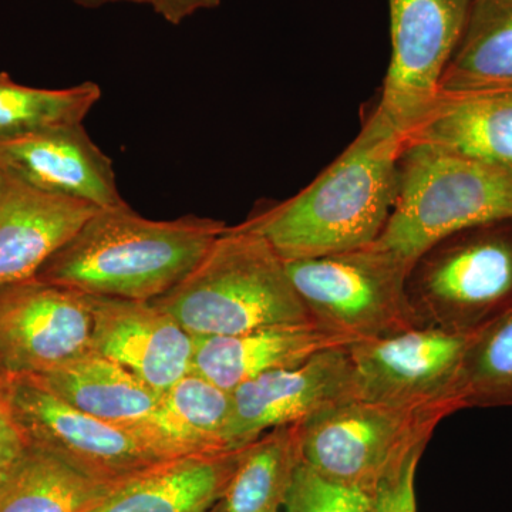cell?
I'll list each match as a JSON object with an SVG mask.
<instances>
[{"label": "cell", "mask_w": 512, "mask_h": 512, "mask_svg": "<svg viewBox=\"0 0 512 512\" xmlns=\"http://www.w3.org/2000/svg\"><path fill=\"white\" fill-rule=\"evenodd\" d=\"M97 210L37 190L6 170L0 192V286L36 278Z\"/></svg>", "instance_id": "cell-15"}, {"label": "cell", "mask_w": 512, "mask_h": 512, "mask_svg": "<svg viewBox=\"0 0 512 512\" xmlns=\"http://www.w3.org/2000/svg\"><path fill=\"white\" fill-rule=\"evenodd\" d=\"M349 345L316 353L295 367L274 370L232 390L229 450H239L279 427L293 426L355 399Z\"/></svg>", "instance_id": "cell-12"}, {"label": "cell", "mask_w": 512, "mask_h": 512, "mask_svg": "<svg viewBox=\"0 0 512 512\" xmlns=\"http://www.w3.org/2000/svg\"><path fill=\"white\" fill-rule=\"evenodd\" d=\"M29 447L28 440L0 397V490L18 470Z\"/></svg>", "instance_id": "cell-28"}, {"label": "cell", "mask_w": 512, "mask_h": 512, "mask_svg": "<svg viewBox=\"0 0 512 512\" xmlns=\"http://www.w3.org/2000/svg\"><path fill=\"white\" fill-rule=\"evenodd\" d=\"M407 298L420 328L474 335L512 308V218L448 235L414 259Z\"/></svg>", "instance_id": "cell-5"}, {"label": "cell", "mask_w": 512, "mask_h": 512, "mask_svg": "<svg viewBox=\"0 0 512 512\" xmlns=\"http://www.w3.org/2000/svg\"><path fill=\"white\" fill-rule=\"evenodd\" d=\"M426 444L414 447L377 484L370 512H417L416 471Z\"/></svg>", "instance_id": "cell-27"}, {"label": "cell", "mask_w": 512, "mask_h": 512, "mask_svg": "<svg viewBox=\"0 0 512 512\" xmlns=\"http://www.w3.org/2000/svg\"><path fill=\"white\" fill-rule=\"evenodd\" d=\"M165 430L185 454L224 453L232 393L191 369L161 394Z\"/></svg>", "instance_id": "cell-23"}, {"label": "cell", "mask_w": 512, "mask_h": 512, "mask_svg": "<svg viewBox=\"0 0 512 512\" xmlns=\"http://www.w3.org/2000/svg\"><path fill=\"white\" fill-rule=\"evenodd\" d=\"M35 377L77 410L114 426L147 431L178 456H185L165 430L161 394L106 357L90 352Z\"/></svg>", "instance_id": "cell-17"}, {"label": "cell", "mask_w": 512, "mask_h": 512, "mask_svg": "<svg viewBox=\"0 0 512 512\" xmlns=\"http://www.w3.org/2000/svg\"><path fill=\"white\" fill-rule=\"evenodd\" d=\"M370 508L372 495L330 481L301 460L281 512H370Z\"/></svg>", "instance_id": "cell-26"}, {"label": "cell", "mask_w": 512, "mask_h": 512, "mask_svg": "<svg viewBox=\"0 0 512 512\" xmlns=\"http://www.w3.org/2000/svg\"><path fill=\"white\" fill-rule=\"evenodd\" d=\"M244 448L165 460L128 478L92 512H208L237 470Z\"/></svg>", "instance_id": "cell-18"}, {"label": "cell", "mask_w": 512, "mask_h": 512, "mask_svg": "<svg viewBox=\"0 0 512 512\" xmlns=\"http://www.w3.org/2000/svg\"><path fill=\"white\" fill-rule=\"evenodd\" d=\"M225 229L197 215L147 220L127 204L97 210L36 278L84 295L153 301L180 284Z\"/></svg>", "instance_id": "cell-2"}, {"label": "cell", "mask_w": 512, "mask_h": 512, "mask_svg": "<svg viewBox=\"0 0 512 512\" xmlns=\"http://www.w3.org/2000/svg\"><path fill=\"white\" fill-rule=\"evenodd\" d=\"M512 218V173L457 151L406 138L399 192L375 242L414 262L448 235Z\"/></svg>", "instance_id": "cell-4"}, {"label": "cell", "mask_w": 512, "mask_h": 512, "mask_svg": "<svg viewBox=\"0 0 512 512\" xmlns=\"http://www.w3.org/2000/svg\"><path fill=\"white\" fill-rule=\"evenodd\" d=\"M100 99V86L93 82L69 89H37L0 72V141L83 123Z\"/></svg>", "instance_id": "cell-24"}, {"label": "cell", "mask_w": 512, "mask_h": 512, "mask_svg": "<svg viewBox=\"0 0 512 512\" xmlns=\"http://www.w3.org/2000/svg\"><path fill=\"white\" fill-rule=\"evenodd\" d=\"M192 369L228 392L255 377L295 367L353 340L315 322L266 326L227 336H194Z\"/></svg>", "instance_id": "cell-16"}, {"label": "cell", "mask_w": 512, "mask_h": 512, "mask_svg": "<svg viewBox=\"0 0 512 512\" xmlns=\"http://www.w3.org/2000/svg\"><path fill=\"white\" fill-rule=\"evenodd\" d=\"M0 397L29 446L66 458L94 476L124 481L180 457L154 434L114 426L77 410L35 376L0 377Z\"/></svg>", "instance_id": "cell-8"}, {"label": "cell", "mask_w": 512, "mask_h": 512, "mask_svg": "<svg viewBox=\"0 0 512 512\" xmlns=\"http://www.w3.org/2000/svg\"><path fill=\"white\" fill-rule=\"evenodd\" d=\"M458 410L512 407V308L471 336L456 386Z\"/></svg>", "instance_id": "cell-25"}, {"label": "cell", "mask_w": 512, "mask_h": 512, "mask_svg": "<svg viewBox=\"0 0 512 512\" xmlns=\"http://www.w3.org/2000/svg\"><path fill=\"white\" fill-rule=\"evenodd\" d=\"M192 336L312 322L285 262L259 235L227 227L180 284L148 301Z\"/></svg>", "instance_id": "cell-3"}, {"label": "cell", "mask_w": 512, "mask_h": 512, "mask_svg": "<svg viewBox=\"0 0 512 512\" xmlns=\"http://www.w3.org/2000/svg\"><path fill=\"white\" fill-rule=\"evenodd\" d=\"M77 5L84 8H100V6L110 5V3H144L143 0H73Z\"/></svg>", "instance_id": "cell-30"}, {"label": "cell", "mask_w": 512, "mask_h": 512, "mask_svg": "<svg viewBox=\"0 0 512 512\" xmlns=\"http://www.w3.org/2000/svg\"><path fill=\"white\" fill-rule=\"evenodd\" d=\"M471 336L416 328L350 343L355 399L400 409L458 412V372Z\"/></svg>", "instance_id": "cell-10"}, {"label": "cell", "mask_w": 512, "mask_h": 512, "mask_svg": "<svg viewBox=\"0 0 512 512\" xmlns=\"http://www.w3.org/2000/svg\"><path fill=\"white\" fill-rule=\"evenodd\" d=\"M89 296L33 278L0 286V377L39 376L93 352Z\"/></svg>", "instance_id": "cell-11"}, {"label": "cell", "mask_w": 512, "mask_h": 512, "mask_svg": "<svg viewBox=\"0 0 512 512\" xmlns=\"http://www.w3.org/2000/svg\"><path fill=\"white\" fill-rule=\"evenodd\" d=\"M512 89V0H473L440 93Z\"/></svg>", "instance_id": "cell-21"}, {"label": "cell", "mask_w": 512, "mask_h": 512, "mask_svg": "<svg viewBox=\"0 0 512 512\" xmlns=\"http://www.w3.org/2000/svg\"><path fill=\"white\" fill-rule=\"evenodd\" d=\"M93 352L164 394L192 369L194 336L151 302L87 295Z\"/></svg>", "instance_id": "cell-13"}, {"label": "cell", "mask_w": 512, "mask_h": 512, "mask_svg": "<svg viewBox=\"0 0 512 512\" xmlns=\"http://www.w3.org/2000/svg\"><path fill=\"white\" fill-rule=\"evenodd\" d=\"M0 164L37 190L99 210L126 204L117 187L113 161L90 138L83 123L0 141Z\"/></svg>", "instance_id": "cell-14"}, {"label": "cell", "mask_w": 512, "mask_h": 512, "mask_svg": "<svg viewBox=\"0 0 512 512\" xmlns=\"http://www.w3.org/2000/svg\"><path fill=\"white\" fill-rule=\"evenodd\" d=\"M471 5L473 0H389L392 56L377 109L404 136L436 103Z\"/></svg>", "instance_id": "cell-9"}, {"label": "cell", "mask_w": 512, "mask_h": 512, "mask_svg": "<svg viewBox=\"0 0 512 512\" xmlns=\"http://www.w3.org/2000/svg\"><path fill=\"white\" fill-rule=\"evenodd\" d=\"M157 15L171 25H181L201 10H211L220 6L221 0H143Z\"/></svg>", "instance_id": "cell-29"}, {"label": "cell", "mask_w": 512, "mask_h": 512, "mask_svg": "<svg viewBox=\"0 0 512 512\" xmlns=\"http://www.w3.org/2000/svg\"><path fill=\"white\" fill-rule=\"evenodd\" d=\"M124 481L94 476L66 458L30 446L0 490V512H92Z\"/></svg>", "instance_id": "cell-20"}, {"label": "cell", "mask_w": 512, "mask_h": 512, "mask_svg": "<svg viewBox=\"0 0 512 512\" xmlns=\"http://www.w3.org/2000/svg\"><path fill=\"white\" fill-rule=\"evenodd\" d=\"M6 180V170L3 168V165L0 164V192H2L3 184H5Z\"/></svg>", "instance_id": "cell-31"}, {"label": "cell", "mask_w": 512, "mask_h": 512, "mask_svg": "<svg viewBox=\"0 0 512 512\" xmlns=\"http://www.w3.org/2000/svg\"><path fill=\"white\" fill-rule=\"evenodd\" d=\"M309 318L353 342L420 328L406 281L412 262L390 249L369 247L285 262Z\"/></svg>", "instance_id": "cell-6"}, {"label": "cell", "mask_w": 512, "mask_h": 512, "mask_svg": "<svg viewBox=\"0 0 512 512\" xmlns=\"http://www.w3.org/2000/svg\"><path fill=\"white\" fill-rule=\"evenodd\" d=\"M404 141L376 106L355 140L308 187L258 205L237 227L264 238L284 262L375 244L399 192Z\"/></svg>", "instance_id": "cell-1"}, {"label": "cell", "mask_w": 512, "mask_h": 512, "mask_svg": "<svg viewBox=\"0 0 512 512\" xmlns=\"http://www.w3.org/2000/svg\"><path fill=\"white\" fill-rule=\"evenodd\" d=\"M443 407L400 409L350 399L299 423L303 463L335 483L372 495L414 447L429 443Z\"/></svg>", "instance_id": "cell-7"}, {"label": "cell", "mask_w": 512, "mask_h": 512, "mask_svg": "<svg viewBox=\"0 0 512 512\" xmlns=\"http://www.w3.org/2000/svg\"><path fill=\"white\" fill-rule=\"evenodd\" d=\"M406 138L427 141L512 173V89L439 94Z\"/></svg>", "instance_id": "cell-19"}, {"label": "cell", "mask_w": 512, "mask_h": 512, "mask_svg": "<svg viewBox=\"0 0 512 512\" xmlns=\"http://www.w3.org/2000/svg\"><path fill=\"white\" fill-rule=\"evenodd\" d=\"M301 460L299 424L269 431L244 448L237 470L208 512H281Z\"/></svg>", "instance_id": "cell-22"}]
</instances>
